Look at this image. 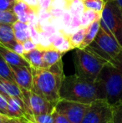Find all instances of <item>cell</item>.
I'll return each instance as SVG.
<instances>
[{
    "label": "cell",
    "instance_id": "1",
    "mask_svg": "<svg viewBox=\"0 0 122 123\" xmlns=\"http://www.w3.org/2000/svg\"><path fill=\"white\" fill-rule=\"evenodd\" d=\"M34 92L43 96L55 106L60 100L59 91L64 77L62 60L48 68H31Z\"/></svg>",
    "mask_w": 122,
    "mask_h": 123
},
{
    "label": "cell",
    "instance_id": "2",
    "mask_svg": "<svg viewBox=\"0 0 122 123\" xmlns=\"http://www.w3.org/2000/svg\"><path fill=\"white\" fill-rule=\"evenodd\" d=\"M60 99L90 104L99 99H105L102 88L97 81L85 80L76 74L64 76L59 91Z\"/></svg>",
    "mask_w": 122,
    "mask_h": 123
},
{
    "label": "cell",
    "instance_id": "3",
    "mask_svg": "<svg viewBox=\"0 0 122 123\" xmlns=\"http://www.w3.org/2000/svg\"><path fill=\"white\" fill-rule=\"evenodd\" d=\"M96 81L111 106L122 105V50L104 65Z\"/></svg>",
    "mask_w": 122,
    "mask_h": 123
},
{
    "label": "cell",
    "instance_id": "4",
    "mask_svg": "<svg viewBox=\"0 0 122 123\" xmlns=\"http://www.w3.org/2000/svg\"><path fill=\"white\" fill-rule=\"evenodd\" d=\"M107 61L86 49H76L75 56V74L90 81H95Z\"/></svg>",
    "mask_w": 122,
    "mask_h": 123
},
{
    "label": "cell",
    "instance_id": "5",
    "mask_svg": "<svg viewBox=\"0 0 122 123\" xmlns=\"http://www.w3.org/2000/svg\"><path fill=\"white\" fill-rule=\"evenodd\" d=\"M85 49L109 62L117 56L122 47L111 34L100 27L94 39Z\"/></svg>",
    "mask_w": 122,
    "mask_h": 123
},
{
    "label": "cell",
    "instance_id": "6",
    "mask_svg": "<svg viewBox=\"0 0 122 123\" xmlns=\"http://www.w3.org/2000/svg\"><path fill=\"white\" fill-rule=\"evenodd\" d=\"M99 25L111 34L122 47V9L115 2L108 0L101 12Z\"/></svg>",
    "mask_w": 122,
    "mask_h": 123
},
{
    "label": "cell",
    "instance_id": "7",
    "mask_svg": "<svg viewBox=\"0 0 122 123\" xmlns=\"http://www.w3.org/2000/svg\"><path fill=\"white\" fill-rule=\"evenodd\" d=\"M23 93V101L26 114L25 116H34L39 114L52 113L54 105L31 90H21ZM24 116V117H25Z\"/></svg>",
    "mask_w": 122,
    "mask_h": 123
},
{
    "label": "cell",
    "instance_id": "8",
    "mask_svg": "<svg viewBox=\"0 0 122 123\" xmlns=\"http://www.w3.org/2000/svg\"><path fill=\"white\" fill-rule=\"evenodd\" d=\"M112 106L105 99H99L90 104L81 123H110Z\"/></svg>",
    "mask_w": 122,
    "mask_h": 123
},
{
    "label": "cell",
    "instance_id": "9",
    "mask_svg": "<svg viewBox=\"0 0 122 123\" xmlns=\"http://www.w3.org/2000/svg\"><path fill=\"white\" fill-rule=\"evenodd\" d=\"M90 104L60 99L56 103L54 110L61 113L71 123H81Z\"/></svg>",
    "mask_w": 122,
    "mask_h": 123
},
{
    "label": "cell",
    "instance_id": "10",
    "mask_svg": "<svg viewBox=\"0 0 122 123\" xmlns=\"http://www.w3.org/2000/svg\"><path fill=\"white\" fill-rule=\"evenodd\" d=\"M13 80L21 90H31L33 84L32 70L30 66L10 65Z\"/></svg>",
    "mask_w": 122,
    "mask_h": 123
},
{
    "label": "cell",
    "instance_id": "11",
    "mask_svg": "<svg viewBox=\"0 0 122 123\" xmlns=\"http://www.w3.org/2000/svg\"><path fill=\"white\" fill-rule=\"evenodd\" d=\"M0 93L3 96H13L23 100V93L15 81L0 76Z\"/></svg>",
    "mask_w": 122,
    "mask_h": 123
},
{
    "label": "cell",
    "instance_id": "12",
    "mask_svg": "<svg viewBox=\"0 0 122 123\" xmlns=\"http://www.w3.org/2000/svg\"><path fill=\"white\" fill-rule=\"evenodd\" d=\"M0 55L6 60L9 65H24L30 66L27 60L22 55L15 53L13 50L0 44Z\"/></svg>",
    "mask_w": 122,
    "mask_h": 123
},
{
    "label": "cell",
    "instance_id": "13",
    "mask_svg": "<svg viewBox=\"0 0 122 123\" xmlns=\"http://www.w3.org/2000/svg\"><path fill=\"white\" fill-rule=\"evenodd\" d=\"M7 103H8V117H23L25 116L26 111H25L24 104L23 101L20 99L13 97V96H7L6 97Z\"/></svg>",
    "mask_w": 122,
    "mask_h": 123
},
{
    "label": "cell",
    "instance_id": "14",
    "mask_svg": "<svg viewBox=\"0 0 122 123\" xmlns=\"http://www.w3.org/2000/svg\"><path fill=\"white\" fill-rule=\"evenodd\" d=\"M16 41L12 25L0 23V44L10 49Z\"/></svg>",
    "mask_w": 122,
    "mask_h": 123
},
{
    "label": "cell",
    "instance_id": "15",
    "mask_svg": "<svg viewBox=\"0 0 122 123\" xmlns=\"http://www.w3.org/2000/svg\"><path fill=\"white\" fill-rule=\"evenodd\" d=\"M23 57L29 64L31 68H44V60H43V50L36 48L31 51L24 53Z\"/></svg>",
    "mask_w": 122,
    "mask_h": 123
},
{
    "label": "cell",
    "instance_id": "16",
    "mask_svg": "<svg viewBox=\"0 0 122 123\" xmlns=\"http://www.w3.org/2000/svg\"><path fill=\"white\" fill-rule=\"evenodd\" d=\"M99 28H100L99 19L95 20V21L93 22L91 25H89L88 27L85 29V38H84L83 42L81 43V44H80V46L78 49H85V48L94 39L98 31H99Z\"/></svg>",
    "mask_w": 122,
    "mask_h": 123
},
{
    "label": "cell",
    "instance_id": "17",
    "mask_svg": "<svg viewBox=\"0 0 122 123\" xmlns=\"http://www.w3.org/2000/svg\"><path fill=\"white\" fill-rule=\"evenodd\" d=\"M64 54L55 49H49L43 50V60H44V68L51 66L62 60Z\"/></svg>",
    "mask_w": 122,
    "mask_h": 123
},
{
    "label": "cell",
    "instance_id": "18",
    "mask_svg": "<svg viewBox=\"0 0 122 123\" xmlns=\"http://www.w3.org/2000/svg\"><path fill=\"white\" fill-rule=\"evenodd\" d=\"M101 13H98L91 9H86L80 15V25L81 28H87L94 21L100 18Z\"/></svg>",
    "mask_w": 122,
    "mask_h": 123
},
{
    "label": "cell",
    "instance_id": "19",
    "mask_svg": "<svg viewBox=\"0 0 122 123\" xmlns=\"http://www.w3.org/2000/svg\"><path fill=\"white\" fill-rule=\"evenodd\" d=\"M85 29L86 28H80L73 34L68 36L74 49H78L81 44V43L83 42L85 34Z\"/></svg>",
    "mask_w": 122,
    "mask_h": 123
},
{
    "label": "cell",
    "instance_id": "20",
    "mask_svg": "<svg viewBox=\"0 0 122 123\" xmlns=\"http://www.w3.org/2000/svg\"><path fill=\"white\" fill-rule=\"evenodd\" d=\"M25 118L29 120L33 123H54L52 113L39 114L34 116H25Z\"/></svg>",
    "mask_w": 122,
    "mask_h": 123
},
{
    "label": "cell",
    "instance_id": "21",
    "mask_svg": "<svg viewBox=\"0 0 122 123\" xmlns=\"http://www.w3.org/2000/svg\"><path fill=\"white\" fill-rule=\"evenodd\" d=\"M69 11L73 15H81L85 10L84 0H73L69 7Z\"/></svg>",
    "mask_w": 122,
    "mask_h": 123
},
{
    "label": "cell",
    "instance_id": "22",
    "mask_svg": "<svg viewBox=\"0 0 122 123\" xmlns=\"http://www.w3.org/2000/svg\"><path fill=\"white\" fill-rule=\"evenodd\" d=\"M18 20V17L13 10H0V23L13 25Z\"/></svg>",
    "mask_w": 122,
    "mask_h": 123
},
{
    "label": "cell",
    "instance_id": "23",
    "mask_svg": "<svg viewBox=\"0 0 122 123\" xmlns=\"http://www.w3.org/2000/svg\"><path fill=\"white\" fill-rule=\"evenodd\" d=\"M86 9H91L98 13H101L105 4V0H84Z\"/></svg>",
    "mask_w": 122,
    "mask_h": 123
},
{
    "label": "cell",
    "instance_id": "24",
    "mask_svg": "<svg viewBox=\"0 0 122 123\" xmlns=\"http://www.w3.org/2000/svg\"><path fill=\"white\" fill-rule=\"evenodd\" d=\"M0 76L5 79L10 80H13V76L10 65L7 63L6 60L1 55H0Z\"/></svg>",
    "mask_w": 122,
    "mask_h": 123
},
{
    "label": "cell",
    "instance_id": "25",
    "mask_svg": "<svg viewBox=\"0 0 122 123\" xmlns=\"http://www.w3.org/2000/svg\"><path fill=\"white\" fill-rule=\"evenodd\" d=\"M34 11L32 8H29L26 3H23L21 1H16L15 4L13 7V12L16 15H18L22 13H31V12ZM37 13V12H36Z\"/></svg>",
    "mask_w": 122,
    "mask_h": 123
},
{
    "label": "cell",
    "instance_id": "26",
    "mask_svg": "<svg viewBox=\"0 0 122 123\" xmlns=\"http://www.w3.org/2000/svg\"><path fill=\"white\" fill-rule=\"evenodd\" d=\"M112 123H122V105L112 106Z\"/></svg>",
    "mask_w": 122,
    "mask_h": 123
},
{
    "label": "cell",
    "instance_id": "27",
    "mask_svg": "<svg viewBox=\"0 0 122 123\" xmlns=\"http://www.w3.org/2000/svg\"><path fill=\"white\" fill-rule=\"evenodd\" d=\"M13 32H14V38L18 42L23 43L30 39V34L29 29H27V30L13 31Z\"/></svg>",
    "mask_w": 122,
    "mask_h": 123
},
{
    "label": "cell",
    "instance_id": "28",
    "mask_svg": "<svg viewBox=\"0 0 122 123\" xmlns=\"http://www.w3.org/2000/svg\"><path fill=\"white\" fill-rule=\"evenodd\" d=\"M71 49H74L73 46H72V44H71V43H70V39H69L68 36L64 35V39L61 45L57 49V50H59V51L61 52V53L64 54Z\"/></svg>",
    "mask_w": 122,
    "mask_h": 123
},
{
    "label": "cell",
    "instance_id": "29",
    "mask_svg": "<svg viewBox=\"0 0 122 123\" xmlns=\"http://www.w3.org/2000/svg\"><path fill=\"white\" fill-rule=\"evenodd\" d=\"M70 3L67 0H51V8H59L68 10Z\"/></svg>",
    "mask_w": 122,
    "mask_h": 123
},
{
    "label": "cell",
    "instance_id": "30",
    "mask_svg": "<svg viewBox=\"0 0 122 123\" xmlns=\"http://www.w3.org/2000/svg\"><path fill=\"white\" fill-rule=\"evenodd\" d=\"M52 116H53V119H54V123H71L69 119H67L61 113L56 111L55 110L53 111Z\"/></svg>",
    "mask_w": 122,
    "mask_h": 123
},
{
    "label": "cell",
    "instance_id": "31",
    "mask_svg": "<svg viewBox=\"0 0 122 123\" xmlns=\"http://www.w3.org/2000/svg\"><path fill=\"white\" fill-rule=\"evenodd\" d=\"M17 0H0V10H13Z\"/></svg>",
    "mask_w": 122,
    "mask_h": 123
},
{
    "label": "cell",
    "instance_id": "32",
    "mask_svg": "<svg viewBox=\"0 0 122 123\" xmlns=\"http://www.w3.org/2000/svg\"><path fill=\"white\" fill-rule=\"evenodd\" d=\"M29 34H30V39L36 44V45H37L39 42V31H38L34 27H33V26H29Z\"/></svg>",
    "mask_w": 122,
    "mask_h": 123
},
{
    "label": "cell",
    "instance_id": "33",
    "mask_svg": "<svg viewBox=\"0 0 122 123\" xmlns=\"http://www.w3.org/2000/svg\"><path fill=\"white\" fill-rule=\"evenodd\" d=\"M7 107H8V103H7L6 97L3 96V95L0 93V114L8 117Z\"/></svg>",
    "mask_w": 122,
    "mask_h": 123
},
{
    "label": "cell",
    "instance_id": "34",
    "mask_svg": "<svg viewBox=\"0 0 122 123\" xmlns=\"http://www.w3.org/2000/svg\"><path fill=\"white\" fill-rule=\"evenodd\" d=\"M29 25L27 23H23L19 20H17L16 22L12 25V28H13V31H20V30H27L29 29Z\"/></svg>",
    "mask_w": 122,
    "mask_h": 123
},
{
    "label": "cell",
    "instance_id": "35",
    "mask_svg": "<svg viewBox=\"0 0 122 123\" xmlns=\"http://www.w3.org/2000/svg\"><path fill=\"white\" fill-rule=\"evenodd\" d=\"M51 25L54 26L58 31H61L64 28V22L62 20V17L61 18H54L53 17L52 19H51Z\"/></svg>",
    "mask_w": 122,
    "mask_h": 123
},
{
    "label": "cell",
    "instance_id": "36",
    "mask_svg": "<svg viewBox=\"0 0 122 123\" xmlns=\"http://www.w3.org/2000/svg\"><path fill=\"white\" fill-rule=\"evenodd\" d=\"M17 1H21L23 3H26L29 8L34 10L35 12H39V0H17Z\"/></svg>",
    "mask_w": 122,
    "mask_h": 123
},
{
    "label": "cell",
    "instance_id": "37",
    "mask_svg": "<svg viewBox=\"0 0 122 123\" xmlns=\"http://www.w3.org/2000/svg\"><path fill=\"white\" fill-rule=\"evenodd\" d=\"M49 11L51 13L52 17H54V18H61L66 10L59 8H50L49 9Z\"/></svg>",
    "mask_w": 122,
    "mask_h": 123
},
{
    "label": "cell",
    "instance_id": "38",
    "mask_svg": "<svg viewBox=\"0 0 122 123\" xmlns=\"http://www.w3.org/2000/svg\"><path fill=\"white\" fill-rule=\"evenodd\" d=\"M10 49L13 50L15 53L18 54V55H22V56H23V55L24 54V49H23V44L20 42H18V41H16V42L12 45Z\"/></svg>",
    "mask_w": 122,
    "mask_h": 123
},
{
    "label": "cell",
    "instance_id": "39",
    "mask_svg": "<svg viewBox=\"0 0 122 123\" xmlns=\"http://www.w3.org/2000/svg\"><path fill=\"white\" fill-rule=\"evenodd\" d=\"M23 44V49H24V53L26 52H29V51H31V50L37 48V45L33 42L32 40L29 39L28 40L24 41V42L22 43Z\"/></svg>",
    "mask_w": 122,
    "mask_h": 123
},
{
    "label": "cell",
    "instance_id": "40",
    "mask_svg": "<svg viewBox=\"0 0 122 123\" xmlns=\"http://www.w3.org/2000/svg\"><path fill=\"white\" fill-rule=\"evenodd\" d=\"M70 25L73 28H75V29H80L81 28V25H80V15H73L71 23H70Z\"/></svg>",
    "mask_w": 122,
    "mask_h": 123
},
{
    "label": "cell",
    "instance_id": "41",
    "mask_svg": "<svg viewBox=\"0 0 122 123\" xmlns=\"http://www.w3.org/2000/svg\"><path fill=\"white\" fill-rule=\"evenodd\" d=\"M71 19H72V14L70 13L69 10H66L64 12V13L62 16V20L64 22V27H67L70 25L71 23Z\"/></svg>",
    "mask_w": 122,
    "mask_h": 123
},
{
    "label": "cell",
    "instance_id": "42",
    "mask_svg": "<svg viewBox=\"0 0 122 123\" xmlns=\"http://www.w3.org/2000/svg\"><path fill=\"white\" fill-rule=\"evenodd\" d=\"M64 39V34H62V32H61V34H59V35L58 36V37L56 38L54 41H53V43H52L53 48H54V49H57L61 45V44L63 43Z\"/></svg>",
    "mask_w": 122,
    "mask_h": 123
},
{
    "label": "cell",
    "instance_id": "43",
    "mask_svg": "<svg viewBox=\"0 0 122 123\" xmlns=\"http://www.w3.org/2000/svg\"><path fill=\"white\" fill-rule=\"evenodd\" d=\"M39 9L49 10L51 8V0H39Z\"/></svg>",
    "mask_w": 122,
    "mask_h": 123
},
{
    "label": "cell",
    "instance_id": "44",
    "mask_svg": "<svg viewBox=\"0 0 122 123\" xmlns=\"http://www.w3.org/2000/svg\"><path fill=\"white\" fill-rule=\"evenodd\" d=\"M18 17V20L23 23H27L28 24V18H29V13H22L20 14L17 15Z\"/></svg>",
    "mask_w": 122,
    "mask_h": 123
},
{
    "label": "cell",
    "instance_id": "45",
    "mask_svg": "<svg viewBox=\"0 0 122 123\" xmlns=\"http://www.w3.org/2000/svg\"><path fill=\"white\" fill-rule=\"evenodd\" d=\"M12 119V122L13 123H23L21 118H18V117H13Z\"/></svg>",
    "mask_w": 122,
    "mask_h": 123
},
{
    "label": "cell",
    "instance_id": "46",
    "mask_svg": "<svg viewBox=\"0 0 122 123\" xmlns=\"http://www.w3.org/2000/svg\"><path fill=\"white\" fill-rule=\"evenodd\" d=\"M3 123H13V122H12L11 117H7V116H4Z\"/></svg>",
    "mask_w": 122,
    "mask_h": 123
},
{
    "label": "cell",
    "instance_id": "47",
    "mask_svg": "<svg viewBox=\"0 0 122 123\" xmlns=\"http://www.w3.org/2000/svg\"><path fill=\"white\" fill-rule=\"evenodd\" d=\"M105 1H108V0H105ZM110 1H113L120 7V8L122 9V0H110Z\"/></svg>",
    "mask_w": 122,
    "mask_h": 123
},
{
    "label": "cell",
    "instance_id": "48",
    "mask_svg": "<svg viewBox=\"0 0 122 123\" xmlns=\"http://www.w3.org/2000/svg\"><path fill=\"white\" fill-rule=\"evenodd\" d=\"M20 118L22 119V121H23V123H33L32 122H30L29 120H28V119H27V118H25L24 117H20Z\"/></svg>",
    "mask_w": 122,
    "mask_h": 123
},
{
    "label": "cell",
    "instance_id": "49",
    "mask_svg": "<svg viewBox=\"0 0 122 123\" xmlns=\"http://www.w3.org/2000/svg\"><path fill=\"white\" fill-rule=\"evenodd\" d=\"M3 117H4V116H3V115H2V114H0V123H3Z\"/></svg>",
    "mask_w": 122,
    "mask_h": 123
},
{
    "label": "cell",
    "instance_id": "50",
    "mask_svg": "<svg viewBox=\"0 0 122 123\" xmlns=\"http://www.w3.org/2000/svg\"><path fill=\"white\" fill-rule=\"evenodd\" d=\"M67 1H68V2H69V3H71V2H72V1H73V0H67Z\"/></svg>",
    "mask_w": 122,
    "mask_h": 123
},
{
    "label": "cell",
    "instance_id": "51",
    "mask_svg": "<svg viewBox=\"0 0 122 123\" xmlns=\"http://www.w3.org/2000/svg\"><path fill=\"white\" fill-rule=\"evenodd\" d=\"M110 123H112V122H110Z\"/></svg>",
    "mask_w": 122,
    "mask_h": 123
},
{
    "label": "cell",
    "instance_id": "52",
    "mask_svg": "<svg viewBox=\"0 0 122 123\" xmlns=\"http://www.w3.org/2000/svg\"></svg>",
    "mask_w": 122,
    "mask_h": 123
}]
</instances>
